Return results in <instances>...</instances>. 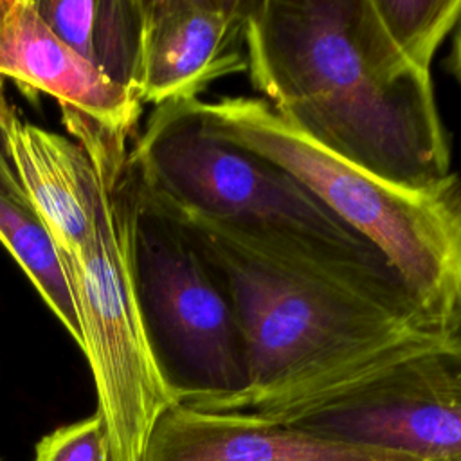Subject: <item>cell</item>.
Instances as JSON below:
<instances>
[{
	"label": "cell",
	"instance_id": "1",
	"mask_svg": "<svg viewBox=\"0 0 461 461\" xmlns=\"http://www.w3.org/2000/svg\"><path fill=\"white\" fill-rule=\"evenodd\" d=\"M245 47L252 88L315 144L407 189L454 175L430 74L402 58L371 0H254Z\"/></svg>",
	"mask_w": 461,
	"mask_h": 461
},
{
	"label": "cell",
	"instance_id": "2",
	"mask_svg": "<svg viewBox=\"0 0 461 461\" xmlns=\"http://www.w3.org/2000/svg\"><path fill=\"white\" fill-rule=\"evenodd\" d=\"M130 162L157 196L187 218L342 281L425 330L385 256L283 167L223 137L202 99L155 106Z\"/></svg>",
	"mask_w": 461,
	"mask_h": 461
},
{
	"label": "cell",
	"instance_id": "3",
	"mask_svg": "<svg viewBox=\"0 0 461 461\" xmlns=\"http://www.w3.org/2000/svg\"><path fill=\"white\" fill-rule=\"evenodd\" d=\"M193 221L227 281L249 364V389L211 411L285 405L438 339L342 281Z\"/></svg>",
	"mask_w": 461,
	"mask_h": 461
},
{
	"label": "cell",
	"instance_id": "4",
	"mask_svg": "<svg viewBox=\"0 0 461 461\" xmlns=\"http://www.w3.org/2000/svg\"><path fill=\"white\" fill-rule=\"evenodd\" d=\"M112 198L142 335L171 400L211 411L243 394L245 337L200 227L144 184L130 151L113 169Z\"/></svg>",
	"mask_w": 461,
	"mask_h": 461
},
{
	"label": "cell",
	"instance_id": "5",
	"mask_svg": "<svg viewBox=\"0 0 461 461\" xmlns=\"http://www.w3.org/2000/svg\"><path fill=\"white\" fill-rule=\"evenodd\" d=\"M211 124L299 180L373 243L403 281L425 330L445 339L461 303V176L430 191L391 184L288 126L261 97L203 101Z\"/></svg>",
	"mask_w": 461,
	"mask_h": 461
},
{
	"label": "cell",
	"instance_id": "6",
	"mask_svg": "<svg viewBox=\"0 0 461 461\" xmlns=\"http://www.w3.org/2000/svg\"><path fill=\"white\" fill-rule=\"evenodd\" d=\"M63 121L104 176L92 234L76 252L59 249L81 319L83 355L95 384V412L104 423L110 461H140L155 421L175 402L157 375L142 335L112 198L113 169L128 153V135L76 113L63 115Z\"/></svg>",
	"mask_w": 461,
	"mask_h": 461
},
{
	"label": "cell",
	"instance_id": "7",
	"mask_svg": "<svg viewBox=\"0 0 461 461\" xmlns=\"http://www.w3.org/2000/svg\"><path fill=\"white\" fill-rule=\"evenodd\" d=\"M241 414L421 461H461V348L434 339L310 396Z\"/></svg>",
	"mask_w": 461,
	"mask_h": 461
},
{
	"label": "cell",
	"instance_id": "8",
	"mask_svg": "<svg viewBox=\"0 0 461 461\" xmlns=\"http://www.w3.org/2000/svg\"><path fill=\"white\" fill-rule=\"evenodd\" d=\"M254 0H144L140 103L200 99L214 81L247 74Z\"/></svg>",
	"mask_w": 461,
	"mask_h": 461
},
{
	"label": "cell",
	"instance_id": "9",
	"mask_svg": "<svg viewBox=\"0 0 461 461\" xmlns=\"http://www.w3.org/2000/svg\"><path fill=\"white\" fill-rule=\"evenodd\" d=\"M140 461H421L349 445L241 412L175 403L155 421Z\"/></svg>",
	"mask_w": 461,
	"mask_h": 461
},
{
	"label": "cell",
	"instance_id": "10",
	"mask_svg": "<svg viewBox=\"0 0 461 461\" xmlns=\"http://www.w3.org/2000/svg\"><path fill=\"white\" fill-rule=\"evenodd\" d=\"M0 77L52 95L63 112L130 135L142 103L70 49L40 18L31 0H14L0 25Z\"/></svg>",
	"mask_w": 461,
	"mask_h": 461
},
{
	"label": "cell",
	"instance_id": "11",
	"mask_svg": "<svg viewBox=\"0 0 461 461\" xmlns=\"http://www.w3.org/2000/svg\"><path fill=\"white\" fill-rule=\"evenodd\" d=\"M0 135L23 193L58 249L79 250L92 234L104 194L97 160L81 142L22 119L14 108L4 119Z\"/></svg>",
	"mask_w": 461,
	"mask_h": 461
},
{
	"label": "cell",
	"instance_id": "12",
	"mask_svg": "<svg viewBox=\"0 0 461 461\" xmlns=\"http://www.w3.org/2000/svg\"><path fill=\"white\" fill-rule=\"evenodd\" d=\"M83 59L140 101L144 0H31Z\"/></svg>",
	"mask_w": 461,
	"mask_h": 461
},
{
	"label": "cell",
	"instance_id": "13",
	"mask_svg": "<svg viewBox=\"0 0 461 461\" xmlns=\"http://www.w3.org/2000/svg\"><path fill=\"white\" fill-rule=\"evenodd\" d=\"M0 241L83 351L81 319L56 240L27 194L0 191Z\"/></svg>",
	"mask_w": 461,
	"mask_h": 461
},
{
	"label": "cell",
	"instance_id": "14",
	"mask_svg": "<svg viewBox=\"0 0 461 461\" xmlns=\"http://www.w3.org/2000/svg\"><path fill=\"white\" fill-rule=\"evenodd\" d=\"M371 4L402 58L416 70L430 74L438 49L459 22L461 0H371Z\"/></svg>",
	"mask_w": 461,
	"mask_h": 461
},
{
	"label": "cell",
	"instance_id": "15",
	"mask_svg": "<svg viewBox=\"0 0 461 461\" xmlns=\"http://www.w3.org/2000/svg\"><path fill=\"white\" fill-rule=\"evenodd\" d=\"M34 461H110L101 416L94 412L45 434L34 447Z\"/></svg>",
	"mask_w": 461,
	"mask_h": 461
},
{
	"label": "cell",
	"instance_id": "16",
	"mask_svg": "<svg viewBox=\"0 0 461 461\" xmlns=\"http://www.w3.org/2000/svg\"><path fill=\"white\" fill-rule=\"evenodd\" d=\"M11 104L7 103V97L4 94V77H0V131H2V124L4 119L7 117V113L11 112ZM0 191L2 193H11V194H25L14 171L13 166L2 148V135H0Z\"/></svg>",
	"mask_w": 461,
	"mask_h": 461
},
{
	"label": "cell",
	"instance_id": "17",
	"mask_svg": "<svg viewBox=\"0 0 461 461\" xmlns=\"http://www.w3.org/2000/svg\"><path fill=\"white\" fill-rule=\"evenodd\" d=\"M445 68L448 70V74L457 81V85L461 86V16L459 22L454 29V38H452V47L448 52V58L445 61Z\"/></svg>",
	"mask_w": 461,
	"mask_h": 461
},
{
	"label": "cell",
	"instance_id": "18",
	"mask_svg": "<svg viewBox=\"0 0 461 461\" xmlns=\"http://www.w3.org/2000/svg\"><path fill=\"white\" fill-rule=\"evenodd\" d=\"M445 340L461 348V303H459V306H457V310L452 317V322H450V328L445 335Z\"/></svg>",
	"mask_w": 461,
	"mask_h": 461
},
{
	"label": "cell",
	"instance_id": "19",
	"mask_svg": "<svg viewBox=\"0 0 461 461\" xmlns=\"http://www.w3.org/2000/svg\"><path fill=\"white\" fill-rule=\"evenodd\" d=\"M13 4H14V0H0V25H2L4 20L7 18V14H9L11 7H13Z\"/></svg>",
	"mask_w": 461,
	"mask_h": 461
}]
</instances>
